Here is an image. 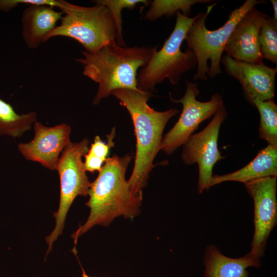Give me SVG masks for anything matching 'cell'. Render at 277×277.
Listing matches in <instances>:
<instances>
[{
	"label": "cell",
	"instance_id": "1",
	"mask_svg": "<svg viewBox=\"0 0 277 277\" xmlns=\"http://www.w3.org/2000/svg\"><path fill=\"white\" fill-rule=\"evenodd\" d=\"M133 154L108 157L88 191L86 205L90 214L86 222L71 235L75 245L78 238L95 225L108 226L116 217L133 219L138 215L143 192L133 193L125 174Z\"/></svg>",
	"mask_w": 277,
	"mask_h": 277
},
{
	"label": "cell",
	"instance_id": "2",
	"mask_svg": "<svg viewBox=\"0 0 277 277\" xmlns=\"http://www.w3.org/2000/svg\"><path fill=\"white\" fill-rule=\"evenodd\" d=\"M111 94L128 110L132 120L136 149L133 169L128 182L132 193L143 192L155 166L154 159L161 150L165 126L180 110L176 108L164 111L155 110L147 103L150 93L140 90L120 89L114 90Z\"/></svg>",
	"mask_w": 277,
	"mask_h": 277
},
{
	"label": "cell",
	"instance_id": "3",
	"mask_svg": "<svg viewBox=\"0 0 277 277\" xmlns=\"http://www.w3.org/2000/svg\"><path fill=\"white\" fill-rule=\"evenodd\" d=\"M155 47H122L115 41L94 52L83 51V57L76 59L84 66L83 74L98 84L93 99L95 105L114 90H138L137 72L151 59Z\"/></svg>",
	"mask_w": 277,
	"mask_h": 277
},
{
	"label": "cell",
	"instance_id": "4",
	"mask_svg": "<svg viewBox=\"0 0 277 277\" xmlns=\"http://www.w3.org/2000/svg\"><path fill=\"white\" fill-rule=\"evenodd\" d=\"M266 3L262 0H246L242 5L232 10L228 20L217 29L208 30L205 25L208 15L214 3L205 12L198 14L187 32L185 41L197 61L194 80L205 81L207 75L213 78L222 73L221 61L226 45L235 26L244 15L256 5Z\"/></svg>",
	"mask_w": 277,
	"mask_h": 277
},
{
	"label": "cell",
	"instance_id": "5",
	"mask_svg": "<svg viewBox=\"0 0 277 277\" xmlns=\"http://www.w3.org/2000/svg\"><path fill=\"white\" fill-rule=\"evenodd\" d=\"M176 16L174 28L162 48L157 51V47H155L149 62L137 76V87L141 91L150 93L156 85L165 79L176 85L183 74L197 65L193 52L189 49L183 52L181 45L198 14L190 17L178 11Z\"/></svg>",
	"mask_w": 277,
	"mask_h": 277
},
{
	"label": "cell",
	"instance_id": "6",
	"mask_svg": "<svg viewBox=\"0 0 277 277\" xmlns=\"http://www.w3.org/2000/svg\"><path fill=\"white\" fill-rule=\"evenodd\" d=\"M65 14L61 24L45 39V42L55 36H66L77 41L88 52H94L116 41L115 24L109 10L95 4L83 7L67 2L61 10Z\"/></svg>",
	"mask_w": 277,
	"mask_h": 277
},
{
	"label": "cell",
	"instance_id": "7",
	"mask_svg": "<svg viewBox=\"0 0 277 277\" xmlns=\"http://www.w3.org/2000/svg\"><path fill=\"white\" fill-rule=\"evenodd\" d=\"M89 141L84 138L81 142H70L62 152L56 170L60 179V199L58 210L53 213L55 227L46 237L48 244L47 253L52 249V244L62 233L69 209L78 195L86 196L91 185L86 174L82 157L89 149Z\"/></svg>",
	"mask_w": 277,
	"mask_h": 277
},
{
	"label": "cell",
	"instance_id": "8",
	"mask_svg": "<svg viewBox=\"0 0 277 277\" xmlns=\"http://www.w3.org/2000/svg\"><path fill=\"white\" fill-rule=\"evenodd\" d=\"M183 97L170 100L181 103L182 112L174 126L163 137L161 150L169 155L184 145L193 132L204 121L210 118L224 103L221 94L216 92L209 101L201 102L196 99L200 94L197 83L186 81Z\"/></svg>",
	"mask_w": 277,
	"mask_h": 277
},
{
	"label": "cell",
	"instance_id": "9",
	"mask_svg": "<svg viewBox=\"0 0 277 277\" xmlns=\"http://www.w3.org/2000/svg\"><path fill=\"white\" fill-rule=\"evenodd\" d=\"M227 116L223 103L207 126L200 132L192 134L183 145L181 157L184 163L188 165L197 163L199 165V193L210 187L213 167L224 158L218 149V137L221 125Z\"/></svg>",
	"mask_w": 277,
	"mask_h": 277
},
{
	"label": "cell",
	"instance_id": "10",
	"mask_svg": "<svg viewBox=\"0 0 277 277\" xmlns=\"http://www.w3.org/2000/svg\"><path fill=\"white\" fill-rule=\"evenodd\" d=\"M276 177L268 176L245 184L254 204V231L250 252L260 258L277 223Z\"/></svg>",
	"mask_w": 277,
	"mask_h": 277
},
{
	"label": "cell",
	"instance_id": "11",
	"mask_svg": "<svg viewBox=\"0 0 277 277\" xmlns=\"http://www.w3.org/2000/svg\"><path fill=\"white\" fill-rule=\"evenodd\" d=\"M221 63L225 72L240 83L246 99L253 105L256 101L273 100L277 68L261 64H251L225 55Z\"/></svg>",
	"mask_w": 277,
	"mask_h": 277
},
{
	"label": "cell",
	"instance_id": "12",
	"mask_svg": "<svg viewBox=\"0 0 277 277\" xmlns=\"http://www.w3.org/2000/svg\"><path fill=\"white\" fill-rule=\"evenodd\" d=\"M34 130L32 140L18 145L19 152L27 160L39 163L50 170H56L61 152L71 142V127L65 123L46 127L36 121Z\"/></svg>",
	"mask_w": 277,
	"mask_h": 277
},
{
	"label": "cell",
	"instance_id": "13",
	"mask_svg": "<svg viewBox=\"0 0 277 277\" xmlns=\"http://www.w3.org/2000/svg\"><path fill=\"white\" fill-rule=\"evenodd\" d=\"M269 16L255 7L249 10L231 34L224 49L226 55L240 61L263 63L259 34L262 25Z\"/></svg>",
	"mask_w": 277,
	"mask_h": 277
},
{
	"label": "cell",
	"instance_id": "14",
	"mask_svg": "<svg viewBox=\"0 0 277 277\" xmlns=\"http://www.w3.org/2000/svg\"><path fill=\"white\" fill-rule=\"evenodd\" d=\"M64 13L55 11L52 7L30 5L23 13L22 36L30 49L37 48L47 35L56 27Z\"/></svg>",
	"mask_w": 277,
	"mask_h": 277
},
{
	"label": "cell",
	"instance_id": "15",
	"mask_svg": "<svg viewBox=\"0 0 277 277\" xmlns=\"http://www.w3.org/2000/svg\"><path fill=\"white\" fill-rule=\"evenodd\" d=\"M204 263L205 277H248L247 268L259 267L261 261L260 257L250 252L239 258H229L211 245L206 248Z\"/></svg>",
	"mask_w": 277,
	"mask_h": 277
},
{
	"label": "cell",
	"instance_id": "16",
	"mask_svg": "<svg viewBox=\"0 0 277 277\" xmlns=\"http://www.w3.org/2000/svg\"><path fill=\"white\" fill-rule=\"evenodd\" d=\"M268 176H277V146L268 144L256 156L241 169L224 175H212L210 187L227 181L245 184Z\"/></svg>",
	"mask_w": 277,
	"mask_h": 277
},
{
	"label": "cell",
	"instance_id": "17",
	"mask_svg": "<svg viewBox=\"0 0 277 277\" xmlns=\"http://www.w3.org/2000/svg\"><path fill=\"white\" fill-rule=\"evenodd\" d=\"M36 117L37 113L34 111L22 114L17 113L10 104L0 99V136L20 137L31 129Z\"/></svg>",
	"mask_w": 277,
	"mask_h": 277
},
{
	"label": "cell",
	"instance_id": "18",
	"mask_svg": "<svg viewBox=\"0 0 277 277\" xmlns=\"http://www.w3.org/2000/svg\"><path fill=\"white\" fill-rule=\"evenodd\" d=\"M212 0H154L151 1L149 9L145 15V18L155 21L163 16L167 17L176 15L180 11L189 17L192 6L198 3H206Z\"/></svg>",
	"mask_w": 277,
	"mask_h": 277
},
{
	"label": "cell",
	"instance_id": "19",
	"mask_svg": "<svg viewBox=\"0 0 277 277\" xmlns=\"http://www.w3.org/2000/svg\"><path fill=\"white\" fill-rule=\"evenodd\" d=\"M260 116L259 138L277 146V105L273 100L256 101L253 105Z\"/></svg>",
	"mask_w": 277,
	"mask_h": 277
},
{
	"label": "cell",
	"instance_id": "20",
	"mask_svg": "<svg viewBox=\"0 0 277 277\" xmlns=\"http://www.w3.org/2000/svg\"><path fill=\"white\" fill-rule=\"evenodd\" d=\"M259 41L263 58L277 64V21L269 16L262 25Z\"/></svg>",
	"mask_w": 277,
	"mask_h": 277
},
{
	"label": "cell",
	"instance_id": "21",
	"mask_svg": "<svg viewBox=\"0 0 277 277\" xmlns=\"http://www.w3.org/2000/svg\"><path fill=\"white\" fill-rule=\"evenodd\" d=\"M95 4H99L106 6L110 11L114 21L116 29L117 44L122 47H126L123 37L122 12L124 9H133L137 4H149L146 0H96L92 1Z\"/></svg>",
	"mask_w": 277,
	"mask_h": 277
},
{
	"label": "cell",
	"instance_id": "22",
	"mask_svg": "<svg viewBox=\"0 0 277 277\" xmlns=\"http://www.w3.org/2000/svg\"><path fill=\"white\" fill-rule=\"evenodd\" d=\"M115 128L113 127L110 133L106 135V143L98 135L95 136L94 142L89 147L88 153L105 162L109 154L110 149L114 147V138L115 136Z\"/></svg>",
	"mask_w": 277,
	"mask_h": 277
},
{
	"label": "cell",
	"instance_id": "23",
	"mask_svg": "<svg viewBox=\"0 0 277 277\" xmlns=\"http://www.w3.org/2000/svg\"><path fill=\"white\" fill-rule=\"evenodd\" d=\"M66 3L61 0H0V11L7 12L20 4L57 7L61 10Z\"/></svg>",
	"mask_w": 277,
	"mask_h": 277
},
{
	"label": "cell",
	"instance_id": "24",
	"mask_svg": "<svg viewBox=\"0 0 277 277\" xmlns=\"http://www.w3.org/2000/svg\"><path fill=\"white\" fill-rule=\"evenodd\" d=\"M83 157H85L84 165L86 171L93 173L95 171L99 172L101 171L105 163L104 161L88 152Z\"/></svg>",
	"mask_w": 277,
	"mask_h": 277
},
{
	"label": "cell",
	"instance_id": "25",
	"mask_svg": "<svg viewBox=\"0 0 277 277\" xmlns=\"http://www.w3.org/2000/svg\"><path fill=\"white\" fill-rule=\"evenodd\" d=\"M273 9V18L277 21V1L270 0Z\"/></svg>",
	"mask_w": 277,
	"mask_h": 277
},
{
	"label": "cell",
	"instance_id": "26",
	"mask_svg": "<svg viewBox=\"0 0 277 277\" xmlns=\"http://www.w3.org/2000/svg\"><path fill=\"white\" fill-rule=\"evenodd\" d=\"M79 263H80V265L81 266V268L82 270V276H83V277H90L89 276H88L86 274V272L85 271L84 269H83V268L82 267L81 264H80V261H79Z\"/></svg>",
	"mask_w": 277,
	"mask_h": 277
}]
</instances>
